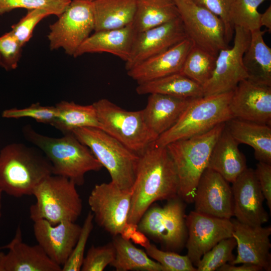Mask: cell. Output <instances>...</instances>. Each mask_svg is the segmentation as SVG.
<instances>
[{
    "instance_id": "484cf974",
    "label": "cell",
    "mask_w": 271,
    "mask_h": 271,
    "mask_svg": "<svg viewBox=\"0 0 271 271\" xmlns=\"http://www.w3.org/2000/svg\"><path fill=\"white\" fill-rule=\"evenodd\" d=\"M225 126L238 144L253 149L256 160L271 164L270 125L232 118Z\"/></svg>"
},
{
    "instance_id": "8fae6325",
    "label": "cell",
    "mask_w": 271,
    "mask_h": 271,
    "mask_svg": "<svg viewBox=\"0 0 271 271\" xmlns=\"http://www.w3.org/2000/svg\"><path fill=\"white\" fill-rule=\"evenodd\" d=\"M94 30L92 2L72 0L58 19L50 26L47 36L51 50L62 48L74 56Z\"/></svg>"
},
{
    "instance_id": "ba28073f",
    "label": "cell",
    "mask_w": 271,
    "mask_h": 271,
    "mask_svg": "<svg viewBox=\"0 0 271 271\" xmlns=\"http://www.w3.org/2000/svg\"><path fill=\"white\" fill-rule=\"evenodd\" d=\"M92 104L102 130L138 155L156 141L145 121L142 110H126L105 98Z\"/></svg>"
},
{
    "instance_id": "5bb4252c",
    "label": "cell",
    "mask_w": 271,
    "mask_h": 271,
    "mask_svg": "<svg viewBox=\"0 0 271 271\" xmlns=\"http://www.w3.org/2000/svg\"><path fill=\"white\" fill-rule=\"evenodd\" d=\"M187 256L196 267L202 256L221 240L232 237L230 219L191 211L186 215Z\"/></svg>"
},
{
    "instance_id": "f6af8a7d",
    "label": "cell",
    "mask_w": 271,
    "mask_h": 271,
    "mask_svg": "<svg viewBox=\"0 0 271 271\" xmlns=\"http://www.w3.org/2000/svg\"><path fill=\"white\" fill-rule=\"evenodd\" d=\"M241 265L232 264L227 263L217 270L219 271H260L263 270L259 266L250 263H240Z\"/></svg>"
},
{
    "instance_id": "1f68e13d",
    "label": "cell",
    "mask_w": 271,
    "mask_h": 271,
    "mask_svg": "<svg viewBox=\"0 0 271 271\" xmlns=\"http://www.w3.org/2000/svg\"><path fill=\"white\" fill-rule=\"evenodd\" d=\"M112 242L115 255L110 265L116 271H165L161 264L152 259L146 251L136 247L130 240H124L118 235L114 236Z\"/></svg>"
},
{
    "instance_id": "d590c367",
    "label": "cell",
    "mask_w": 271,
    "mask_h": 271,
    "mask_svg": "<svg viewBox=\"0 0 271 271\" xmlns=\"http://www.w3.org/2000/svg\"><path fill=\"white\" fill-rule=\"evenodd\" d=\"M71 0H0V15L18 8L44 9L58 17L65 11Z\"/></svg>"
},
{
    "instance_id": "e575fe53",
    "label": "cell",
    "mask_w": 271,
    "mask_h": 271,
    "mask_svg": "<svg viewBox=\"0 0 271 271\" xmlns=\"http://www.w3.org/2000/svg\"><path fill=\"white\" fill-rule=\"evenodd\" d=\"M236 242L233 237L225 238L214 246L201 258L196 267L197 271H214L233 260V250Z\"/></svg>"
},
{
    "instance_id": "4fadbf2b",
    "label": "cell",
    "mask_w": 271,
    "mask_h": 271,
    "mask_svg": "<svg viewBox=\"0 0 271 271\" xmlns=\"http://www.w3.org/2000/svg\"><path fill=\"white\" fill-rule=\"evenodd\" d=\"M131 195V189H121L110 181L95 185L89 195L94 220L113 236L119 235L127 222Z\"/></svg>"
},
{
    "instance_id": "4dcf8cb0",
    "label": "cell",
    "mask_w": 271,
    "mask_h": 271,
    "mask_svg": "<svg viewBox=\"0 0 271 271\" xmlns=\"http://www.w3.org/2000/svg\"><path fill=\"white\" fill-rule=\"evenodd\" d=\"M56 118L53 126L63 133L81 127H91L102 130L93 104L82 105L74 102L62 101L55 105Z\"/></svg>"
},
{
    "instance_id": "8992f818",
    "label": "cell",
    "mask_w": 271,
    "mask_h": 271,
    "mask_svg": "<svg viewBox=\"0 0 271 271\" xmlns=\"http://www.w3.org/2000/svg\"><path fill=\"white\" fill-rule=\"evenodd\" d=\"M70 132L89 149L107 170L111 182L121 189H131L135 179L139 155L101 129L85 127Z\"/></svg>"
},
{
    "instance_id": "f1b7e54d",
    "label": "cell",
    "mask_w": 271,
    "mask_h": 271,
    "mask_svg": "<svg viewBox=\"0 0 271 271\" xmlns=\"http://www.w3.org/2000/svg\"><path fill=\"white\" fill-rule=\"evenodd\" d=\"M136 92L139 95L157 93L184 99L204 96L201 85L180 73L138 84Z\"/></svg>"
},
{
    "instance_id": "ac0fdd59",
    "label": "cell",
    "mask_w": 271,
    "mask_h": 271,
    "mask_svg": "<svg viewBox=\"0 0 271 271\" xmlns=\"http://www.w3.org/2000/svg\"><path fill=\"white\" fill-rule=\"evenodd\" d=\"M195 210L221 218L233 216L231 187L216 172L206 168L202 173L195 191Z\"/></svg>"
},
{
    "instance_id": "ab89813d",
    "label": "cell",
    "mask_w": 271,
    "mask_h": 271,
    "mask_svg": "<svg viewBox=\"0 0 271 271\" xmlns=\"http://www.w3.org/2000/svg\"><path fill=\"white\" fill-rule=\"evenodd\" d=\"M115 255L112 242L102 246L92 245L84 256L81 270L102 271L112 262Z\"/></svg>"
},
{
    "instance_id": "30bf717a",
    "label": "cell",
    "mask_w": 271,
    "mask_h": 271,
    "mask_svg": "<svg viewBox=\"0 0 271 271\" xmlns=\"http://www.w3.org/2000/svg\"><path fill=\"white\" fill-rule=\"evenodd\" d=\"M187 38L192 44L214 55L228 47L225 25L220 18L191 0H174Z\"/></svg>"
},
{
    "instance_id": "e0dca14e",
    "label": "cell",
    "mask_w": 271,
    "mask_h": 271,
    "mask_svg": "<svg viewBox=\"0 0 271 271\" xmlns=\"http://www.w3.org/2000/svg\"><path fill=\"white\" fill-rule=\"evenodd\" d=\"M229 108L233 118L270 125L271 86L248 78L240 81L233 91Z\"/></svg>"
},
{
    "instance_id": "7bdbcfd3",
    "label": "cell",
    "mask_w": 271,
    "mask_h": 271,
    "mask_svg": "<svg viewBox=\"0 0 271 271\" xmlns=\"http://www.w3.org/2000/svg\"><path fill=\"white\" fill-rule=\"evenodd\" d=\"M197 5L211 12L223 21L230 41L233 28L229 20V12L235 0H191Z\"/></svg>"
},
{
    "instance_id": "7c38bea8",
    "label": "cell",
    "mask_w": 271,
    "mask_h": 271,
    "mask_svg": "<svg viewBox=\"0 0 271 271\" xmlns=\"http://www.w3.org/2000/svg\"><path fill=\"white\" fill-rule=\"evenodd\" d=\"M234 30L233 45L218 53L213 74L202 86L204 96L232 91L240 81L248 78L242 58L249 45L251 33L236 26Z\"/></svg>"
},
{
    "instance_id": "603a6c76",
    "label": "cell",
    "mask_w": 271,
    "mask_h": 271,
    "mask_svg": "<svg viewBox=\"0 0 271 271\" xmlns=\"http://www.w3.org/2000/svg\"><path fill=\"white\" fill-rule=\"evenodd\" d=\"M191 99L157 93L149 94L142 111L145 121L156 140L177 122Z\"/></svg>"
},
{
    "instance_id": "ffe728a7",
    "label": "cell",
    "mask_w": 271,
    "mask_h": 271,
    "mask_svg": "<svg viewBox=\"0 0 271 271\" xmlns=\"http://www.w3.org/2000/svg\"><path fill=\"white\" fill-rule=\"evenodd\" d=\"M81 229L80 226L71 221L52 224L40 219L33 224L34 234L38 244L52 261L61 267L74 247Z\"/></svg>"
},
{
    "instance_id": "8d00e7d4",
    "label": "cell",
    "mask_w": 271,
    "mask_h": 271,
    "mask_svg": "<svg viewBox=\"0 0 271 271\" xmlns=\"http://www.w3.org/2000/svg\"><path fill=\"white\" fill-rule=\"evenodd\" d=\"M145 249L148 256L161 264L165 271H197L187 255H182L175 251L161 250L151 243Z\"/></svg>"
},
{
    "instance_id": "4316f807",
    "label": "cell",
    "mask_w": 271,
    "mask_h": 271,
    "mask_svg": "<svg viewBox=\"0 0 271 271\" xmlns=\"http://www.w3.org/2000/svg\"><path fill=\"white\" fill-rule=\"evenodd\" d=\"M92 4L95 32L121 28L133 22L136 0H94Z\"/></svg>"
},
{
    "instance_id": "9c48e42d",
    "label": "cell",
    "mask_w": 271,
    "mask_h": 271,
    "mask_svg": "<svg viewBox=\"0 0 271 271\" xmlns=\"http://www.w3.org/2000/svg\"><path fill=\"white\" fill-rule=\"evenodd\" d=\"M185 210L179 196L168 200L163 207L151 206L138 222V229L166 250L179 251L187 238Z\"/></svg>"
},
{
    "instance_id": "f546056e",
    "label": "cell",
    "mask_w": 271,
    "mask_h": 271,
    "mask_svg": "<svg viewBox=\"0 0 271 271\" xmlns=\"http://www.w3.org/2000/svg\"><path fill=\"white\" fill-rule=\"evenodd\" d=\"M174 0H136L132 26L137 33L179 17Z\"/></svg>"
},
{
    "instance_id": "816d5d0a",
    "label": "cell",
    "mask_w": 271,
    "mask_h": 271,
    "mask_svg": "<svg viewBox=\"0 0 271 271\" xmlns=\"http://www.w3.org/2000/svg\"><path fill=\"white\" fill-rule=\"evenodd\" d=\"M87 1H90V2H92V1H93L94 0H87Z\"/></svg>"
},
{
    "instance_id": "836d02e7",
    "label": "cell",
    "mask_w": 271,
    "mask_h": 271,
    "mask_svg": "<svg viewBox=\"0 0 271 271\" xmlns=\"http://www.w3.org/2000/svg\"><path fill=\"white\" fill-rule=\"evenodd\" d=\"M268 0H235L229 12L233 27H239L252 32L261 29L258 7Z\"/></svg>"
},
{
    "instance_id": "5b68a950",
    "label": "cell",
    "mask_w": 271,
    "mask_h": 271,
    "mask_svg": "<svg viewBox=\"0 0 271 271\" xmlns=\"http://www.w3.org/2000/svg\"><path fill=\"white\" fill-rule=\"evenodd\" d=\"M232 93L233 91L191 99L177 122L154 143L166 146L205 133L233 118L229 108Z\"/></svg>"
},
{
    "instance_id": "681fc988",
    "label": "cell",
    "mask_w": 271,
    "mask_h": 271,
    "mask_svg": "<svg viewBox=\"0 0 271 271\" xmlns=\"http://www.w3.org/2000/svg\"><path fill=\"white\" fill-rule=\"evenodd\" d=\"M3 192L0 189V210H1V207H2V194H3Z\"/></svg>"
},
{
    "instance_id": "cb8c5ba5",
    "label": "cell",
    "mask_w": 271,
    "mask_h": 271,
    "mask_svg": "<svg viewBox=\"0 0 271 271\" xmlns=\"http://www.w3.org/2000/svg\"><path fill=\"white\" fill-rule=\"evenodd\" d=\"M136 34L132 23L121 28L95 32L82 43L73 57L85 53L105 52L126 62Z\"/></svg>"
},
{
    "instance_id": "f907efd6",
    "label": "cell",
    "mask_w": 271,
    "mask_h": 271,
    "mask_svg": "<svg viewBox=\"0 0 271 271\" xmlns=\"http://www.w3.org/2000/svg\"><path fill=\"white\" fill-rule=\"evenodd\" d=\"M4 249V246H0V250L1 249Z\"/></svg>"
},
{
    "instance_id": "d6986e66",
    "label": "cell",
    "mask_w": 271,
    "mask_h": 271,
    "mask_svg": "<svg viewBox=\"0 0 271 271\" xmlns=\"http://www.w3.org/2000/svg\"><path fill=\"white\" fill-rule=\"evenodd\" d=\"M231 220L233 224L232 237L236 242L237 255L229 263H250L259 266L263 270H270V226H251L236 219Z\"/></svg>"
},
{
    "instance_id": "44dd1931",
    "label": "cell",
    "mask_w": 271,
    "mask_h": 271,
    "mask_svg": "<svg viewBox=\"0 0 271 271\" xmlns=\"http://www.w3.org/2000/svg\"><path fill=\"white\" fill-rule=\"evenodd\" d=\"M8 252L2 254L4 271H62L61 266L52 261L38 244L31 245L23 241L18 227L13 239L4 246Z\"/></svg>"
},
{
    "instance_id": "60d3db41",
    "label": "cell",
    "mask_w": 271,
    "mask_h": 271,
    "mask_svg": "<svg viewBox=\"0 0 271 271\" xmlns=\"http://www.w3.org/2000/svg\"><path fill=\"white\" fill-rule=\"evenodd\" d=\"M51 15V12L44 9L28 10L26 16L12 26L11 32L24 47L32 38L37 24L43 19Z\"/></svg>"
},
{
    "instance_id": "d6a6232c",
    "label": "cell",
    "mask_w": 271,
    "mask_h": 271,
    "mask_svg": "<svg viewBox=\"0 0 271 271\" xmlns=\"http://www.w3.org/2000/svg\"><path fill=\"white\" fill-rule=\"evenodd\" d=\"M217 56L192 44L180 73L203 86L213 74Z\"/></svg>"
},
{
    "instance_id": "83f0119b",
    "label": "cell",
    "mask_w": 271,
    "mask_h": 271,
    "mask_svg": "<svg viewBox=\"0 0 271 271\" xmlns=\"http://www.w3.org/2000/svg\"><path fill=\"white\" fill-rule=\"evenodd\" d=\"M265 32L261 29L250 32V42L242 61L248 79L271 86V49L263 40Z\"/></svg>"
},
{
    "instance_id": "bcb514c9",
    "label": "cell",
    "mask_w": 271,
    "mask_h": 271,
    "mask_svg": "<svg viewBox=\"0 0 271 271\" xmlns=\"http://www.w3.org/2000/svg\"><path fill=\"white\" fill-rule=\"evenodd\" d=\"M130 240L134 244L140 245L145 249L148 248L151 243L148 236L139 229L133 233Z\"/></svg>"
},
{
    "instance_id": "52a82bcc",
    "label": "cell",
    "mask_w": 271,
    "mask_h": 271,
    "mask_svg": "<svg viewBox=\"0 0 271 271\" xmlns=\"http://www.w3.org/2000/svg\"><path fill=\"white\" fill-rule=\"evenodd\" d=\"M76 184L70 179L51 175L35 188L36 202L30 208V217L35 221L46 220L52 224L75 222L82 210V202Z\"/></svg>"
},
{
    "instance_id": "9a60e30c",
    "label": "cell",
    "mask_w": 271,
    "mask_h": 271,
    "mask_svg": "<svg viewBox=\"0 0 271 271\" xmlns=\"http://www.w3.org/2000/svg\"><path fill=\"white\" fill-rule=\"evenodd\" d=\"M231 187L236 219L251 226L262 225L268 221V214L263 206L265 199L254 169L247 168Z\"/></svg>"
},
{
    "instance_id": "7dc6e473",
    "label": "cell",
    "mask_w": 271,
    "mask_h": 271,
    "mask_svg": "<svg viewBox=\"0 0 271 271\" xmlns=\"http://www.w3.org/2000/svg\"><path fill=\"white\" fill-rule=\"evenodd\" d=\"M138 229V224L127 222L122 228L119 235L124 240H130Z\"/></svg>"
},
{
    "instance_id": "d4e9b609",
    "label": "cell",
    "mask_w": 271,
    "mask_h": 271,
    "mask_svg": "<svg viewBox=\"0 0 271 271\" xmlns=\"http://www.w3.org/2000/svg\"><path fill=\"white\" fill-rule=\"evenodd\" d=\"M238 144L225 126L213 147L207 165V168L231 183L247 168Z\"/></svg>"
},
{
    "instance_id": "277c9868",
    "label": "cell",
    "mask_w": 271,
    "mask_h": 271,
    "mask_svg": "<svg viewBox=\"0 0 271 271\" xmlns=\"http://www.w3.org/2000/svg\"><path fill=\"white\" fill-rule=\"evenodd\" d=\"M225 127V123H222L205 133L166 146L176 169L178 196L183 201L193 202L199 180L207 168L213 147Z\"/></svg>"
},
{
    "instance_id": "2e32d148",
    "label": "cell",
    "mask_w": 271,
    "mask_h": 271,
    "mask_svg": "<svg viewBox=\"0 0 271 271\" xmlns=\"http://www.w3.org/2000/svg\"><path fill=\"white\" fill-rule=\"evenodd\" d=\"M186 38L180 17L137 33L129 57L125 62L126 70H129L143 61L169 49Z\"/></svg>"
},
{
    "instance_id": "ee69618b",
    "label": "cell",
    "mask_w": 271,
    "mask_h": 271,
    "mask_svg": "<svg viewBox=\"0 0 271 271\" xmlns=\"http://www.w3.org/2000/svg\"><path fill=\"white\" fill-rule=\"evenodd\" d=\"M255 173L267 206L271 210V164L258 162Z\"/></svg>"
},
{
    "instance_id": "3957f363",
    "label": "cell",
    "mask_w": 271,
    "mask_h": 271,
    "mask_svg": "<svg viewBox=\"0 0 271 271\" xmlns=\"http://www.w3.org/2000/svg\"><path fill=\"white\" fill-rule=\"evenodd\" d=\"M52 174L50 162L37 148L14 143L0 151V189L9 195H32L38 184Z\"/></svg>"
},
{
    "instance_id": "b9f144b4",
    "label": "cell",
    "mask_w": 271,
    "mask_h": 271,
    "mask_svg": "<svg viewBox=\"0 0 271 271\" xmlns=\"http://www.w3.org/2000/svg\"><path fill=\"white\" fill-rule=\"evenodd\" d=\"M23 47L11 31L0 37V66L7 71L15 69Z\"/></svg>"
},
{
    "instance_id": "74e56055",
    "label": "cell",
    "mask_w": 271,
    "mask_h": 271,
    "mask_svg": "<svg viewBox=\"0 0 271 271\" xmlns=\"http://www.w3.org/2000/svg\"><path fill=\"white\" fill-rule=\"evenodd\" d=\"M93 215L89 212L86 216L78 240L70 256L62 266V271L81 270L88 239L93 228Z\"/></svg>"
},
{
    "instance_id": "7402d4cb",
    "label": "cell",
    "mask_w": 271,
    "mask_h": 271,
    "mask_svg": "<svg viewBox=\"0 0 271 271\" xmlns=\"http://www.w3.org/2000/svg\"><path fill=\"white\" fill-rule=\"evenodd\" d=\"M192 45L191 41L186 38L138 64L127 71V75L140 84L180 73Z\"/></svg>"
},
{
    "instance_id": "c3c4849f",
    "label": "cell",
    "mask_w": 271,
    "mask_h": 271,
    "mask_svg": "<svg viewBox=\"0 0 271 271\" xmlns=\"http://www.w3.org/2000/svg\"><path fill=\"white\" fill-rule=\"evenodd\" d=\"M261 27H265L269 33L271 31V6L267 8L265 11L261 14L260 17Z\"/></svg>"
},
{
    "instance_id": "6da1fadb",
    "label": "cell",
    "mask_w": 271,
    "mask_h": 271,
    "mask_svg": "<svg viewBox=\"0 0 271 271\" xmlns=\"http://www.w3.org/2000/svg\"><path fill=\"white\" fill-rule=\"evenodd\" d=\"M131 191L127 222L135 224L154 202L178 197V177L166 146L154 142L139 155Z\"/></svg>"
},
{
    "instance_id": "7a4b0ae2",
    "label": "cell",
    "mask_w": 271,
    "mask_h": 271,
    "mask_svg": "<svg viewBox=\"0 0 271 271\" xmlns=\"http://www.w3.org/2000/svg\"><path fill=\"white\" fill-rule=\"evenodd\" d=\"M22 132L25 139L49 161L53 175L66 177L76 186L83 185L87 173L98 171L103 167L89 149L71 132L53 138L38 133L28 125L23 128Z\"/></svg>"
},
{
    "instance_id": "f35d334b",
    "label": "cell",
    "mask_w": 271,
    "mask_h": 271,
    "mask_svg": "<svg viewBox=\"0 0 271 271\" xmlns=\"http://www.w3.org/2000/svg\"><path fill=\"white\" fill-rule=\"evenodd\" d=\"M55 106H43L39 103L22 108H12L4 110L2 116L6 118L29 117L37 122L53 125L56 118Z\"/></svg>"
}]
</instances>
